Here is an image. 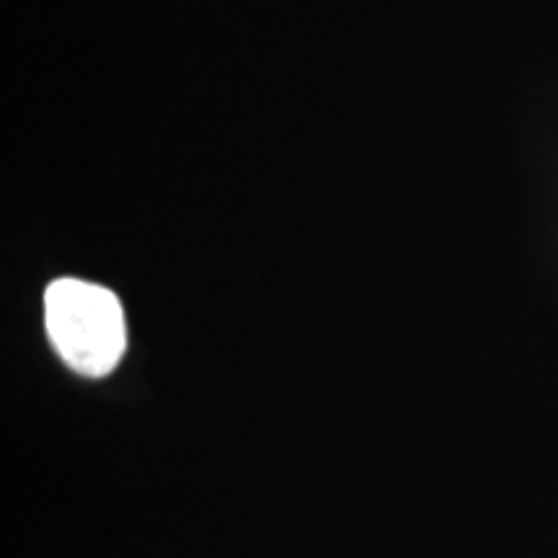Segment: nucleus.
I'll return each mask as SVG.
<instances>
[{
    "instance_id": "nucleus-1",
    "label": "nucleus",
    "mask_w": 558,
    "mask_h": 558,
    "mask_svg": "<svg viewBox=\"0 0 558 558\" xmlns=\"http://www.w3.org/2000/svg\"><path fill=\"white\" fill-rule=\"evenodd\" d=\"M45 324L62 362L86 378L109 375L128 347L120 298L83 279L62 277L47 288Z\"/></svg>"
}]
</instances>
